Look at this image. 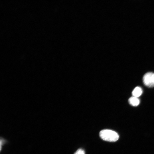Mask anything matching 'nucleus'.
<instances>
[{
  "label": "nucleus",
  "instance_id": "obj_1",
  "mask_svg": "<svg viewBox=\"0 0 154 154\" xmlns=\"http://www.w3.org/2000/svg\"><path fill=\"white\" fill-rule=\"evenodd\" d=\"M99 135L103 140L110 142L116 141L119 138V136L117 133L110 129L101 130L100 132Z\"/></svg>",
  "mask_w": 154,
  "mask_h": 154
},
{
  "label": "nucleus",
  "instance_id": "obj_2",
  "mask_svg": "<svg viewBox=\"0 0 154 154\" xmlns=\"http://www.w3.org/2000/svg\"><path fill=\"white\" fill-rule=\"evenodd\" d=\"M144 85L149 87L154 86V73L148 72L146 73L143 77Z\"/></svg>",
  "mask_w": 154,
  "mask_h": 154
},
{
  "label": "nucleus",
  "instance_id": "obj_3",
  "mask_svg": "<svg viewBox=\"0 0 154 154\" xmlns=\"http://www.w3.org/2000/svg\"><path fill=\"white\" fill-rule=\"evenodd\" d=\"M128 101L130 105L134 106H137L140 103V100L139 98L134 96L130 98L129 99Z\"/></svg>",
  "mask_w": 154,
  "mask_h": 154
},
{
  "label": "nucleus",
  "instance_id": "obj_4",
  "mask_svg": "<svg viewBox=\"0 0 154 154\" xmlns=\"http://www.w3.org/2000/svg\"><path fill=\"white\" fill-rule=\"evenodd\" d=\"M142 92V89L141 87H136L133 91L132 94L133 96L138 98L141 95Z\"/></svg>",
  "mask_w": 154,
  "mask_h": 154
},
{
  "label": "nucleus",
  "instance_id": "obj_5",
  "mask_svg": "<svg viewBox=\"0 0 154 154\" xmlns=\"http://www.w3.org/2000/svg\"><path fill=\"white\" fill-rule=\"evenodd\" d=\"M8 143V141L6 139L1 137H0V151H2L3 147Z\"/></svg>",
  "mask_w": 154,
  "mask_h": 154
},
{
  "label": "nucleus",
  "instance_id": "obj_6",
  "mask_svg": "<svg viewBox=\"0 0 154 154\" xmlns=\"http://www.w3.org/2000/svg\"><path fill=\"white\" fill-rule=\"evenodd\" d=\"M84 150L81 149H78L74 154H85Z\"/></svg>",
  "mask_w": 154,
  "mask_h": 154
}]
</instances>
